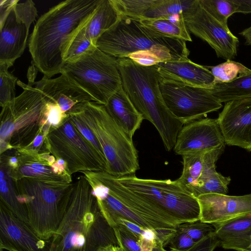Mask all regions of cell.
Instances as JSON below:
<instances>
[{"mask_svg": "<svg viewBox=\"0 0 251 251\" xmlns=\"http://www.w3.org/2000/svg\"><path fill=\"white\" fill-rule=\"evenodd\" d=\"M100 0H66L50 8L37 20L28 42L36 69L51 78L61 74L63 55L75 34L85 26Z\"/></svg>", "mask_w": 251, "mask_h": 251, "instance_id": "1", "label": "cell"}, {"mask_svg": "<svg viewBox=\"0 0 251 251\" xmlns=\"http://www.w3.org/2000/svg\"><path fill=\"white\" fill-rule=\"evenodd\" d=\"M118 246L114 228L102 214L84 176L72 183L63 218L51 238L49 251H100Z\"/></svg>", "mask_w": 251, "mask_h": 251, "instance_id": "2", "label": "cell"}, {"mask_svg": "<svg viewBox=\"0 0 251 251\" xmlns=\"http://www.w3.org/2000/svg\"><path fill=\"white\" fill-rule=\"evenodd\" d=\"M117 59L124 90L143 119L156 128L166 150L171 151L184 125L171 113L164 101L156 66H141L128 57Z\"/></svg>", "mask_w": 251, "mask_h": 251, "instance_id": "3", "label": "cell"}, {"mask_svg": "<svg viewBox=\"0 0 251 251\" xmlns=\"http://www.w3.org/2000/svg\"><path fill=\"white\" fill-rule=\"evenodd\" d=\"M96 46L115 58L148 50L161 62L186 60L190 53L185 41L156 36L142 24L140 18L126 16H120L117 22L98 39Z\"/></svg>", "mask_w": 251, "mask_h": 251, "instance_id": "4", "label": "cell"}, {"mask_svg": "<svg viewBox=\"0 0 251 251\" xmlns=\"http://www.w3.org/2000/svg\"><path fill=\"white\" fill-rule=\"evenodd\" d=\"M68 111L78 118L98 140L107 161V173L116 177L134 175L139 169L132 139L117 125L104 105L85 101Z\"/></svg>", "mask_w": 251, "mask_h": 251, "instance_id": "5", "label": "cell"}, {"mask_svg": "<svg viewBox=\"0 0 251 251\" xmlns=\"http://www.w3.org/2000/svg\"><path fill=\"white\" fill-rule=\"evenodd\" d=\"M117 178L159 217L173 226L177 227L200 219L197 198L176 180L142 179L134 175Z\"/></svg>", "mask_w": 251, "mask_h": 251, "instance_id": "6", "label": "cell"}, {"mask_svg": "<svg viewBox=\"0 0 251 251\" xmlns=\"http://www.w3.org/2000/svg\"><path fill=\"white\" fill-rule=\"evenodd\" d=\"M17 84L23 92L3 106L0 113V154L28 146L47 126V102L41 92L29 83L18 80Z\"/></svg>", "mask_w": 251, "mask_h": 251, "instance_id": "7", "label": "cell"}, {"mask_svg": "<svg viewBox=\"0 0 251 251\" xmlns=\"http://www.w3.org/2000/svg\"><path fill=\"white\" fill-rule=\"evenodd\" d=\"M13 181L17 199L26 208L28 224L41 239L50 240L65 213L72 183L51 185L26 178Z\"/></svg>", "mask_w": 251, "mask_h": 251, "instance_id": "8", "label": "cell"}, {"mask_svg": "<svg viewBox=\"0 0 251 251\" xmlns=\"http://www.w3.org/2000/svg\"><path fill=\"white\" fill-rule=\"evenodd\" d=\"M61 73L87 92L94 102L104 105L122 86L117 58L96 46L65 62Z\"/></svg>", "mask_w": 251, "mask_h": 251, "instance_id": "9", "label": "cell"}, {"mask_svg": "<svg viewBox=\"0 0 251 251\" xmlns=\"http://www.w3.org/2000/svg\"><path fill=\"white\" fill-rule=\"evenodd\" d=\"M44 145L56 159L65 161L71 176L76 172H107L106 158L78 131L68 114L63 123L48 133Z\"/></svg>", "mask_w": 251, "mask_h": 251, "instance_id": "10", "label": "cell"}, {"mask_svg": "<svg viewBox=\"0 0 251 251\" xmlns=\"http://www.w3.org/2000/svg\"><path fill=\"white\" fill-rule=\"evenodd\" d=\"M160 91L171 113L183 125L202 119L222 107L211 89L160 78Z\"/></svg>", "mask_w": 251, "mask_h": 251, "instance_id": "11", "label": "cell"}, {"mask_svg": "<svg viewBox=\"0 0 251 251\" xmlns=\"http://www.w3.org/2000/svg\"><path fill=\"white\" fill-rule=\"evenodd\" d=\"M37 16L32 0H19L7 12L0 15V64L10 68L23 54L30 27Z\"/></svg>", "mask_w": 251, "mask_h": 251, "instance_id": "12", "label": "cell"}, {"mask_svg": "<svg viewBox=\"0 0 251 251\" xmlns=\"http://www.w3.org/2000/svg\"><path fill=\"white\" fill-rule=\"evenodd\" d=\"M182 17L187 29L206 42L218 57L231 60L237 55L238 38L198 3Z\"/></svg>", "mask_w": 251, "mask_h": 251, "instance_id": "13", "label": "cell"}, {"mask_svg": "<svg viewBox=\"0 0 251 251\" xmlns=\"http://www.w3.org/2000/svg\"><path fill=\"white\" fill-rule=\"evenodd\" d=\"M50 241L41 239L29 224L0 203V251H49Z\"/></svg>", "mask_w": 251, "mask_h": 251, "instance_id": "14", "label": "cell"}, {"mask_svg": "<svg viewBox=\"0 0 251 251\" xmlns=\"http://www.w3.org/2000/svg\"><path fill=\"white\" fill-rule=\"evenodd\" d=\"M217 120L225 144L251 151V98L226 102Z\"/></svg>", "mask_w": 251, "mask_h": 251, "instance_id": "15", "label": "cell"}, {"mask_svg": "<svg viewBox=\"0 0 251 251\" xmlns=\"http://www.w3.org/2000/svg\"><path fill=\"white\" fill-rule=\"evenodd\" d=\"M225 142L217 119L204 118L183 125L174 148L178 155L225 148Z\"/></svg>", "mask_w": 251, "mask_h": 251, "instance_id": "16", "label": "cell"}, {"mask_svg": "<svg viewBox=\"0 0 251 251\" xmlns=\"http://www.w3.org/2000/svg\"><path fill=\"white\" fill-rule=\"evenodd\" d=\"M200 220L211 224L226 222L251 215V194L243 196L206 194L197 198Z\"/></svg>", "mask_w": 251, "mask_h": 251, "instance_id": "17", "label": "cell"}, {"mask_svg": "<svg viewBox=\"0 0 251 251\" xmlns=\"http://www.w3.org/2000/svg\"><path fill=\"white\" fill-rule=\"evenodd\" d=\"M18 158L17 167L7 170V175L12 180L23 178L32 179L51 185L71 184V176H64L55 173L47 160L48 151L37 152L24 148L15 150Z\"/></svg>", "mask_w": 251, "mask_h": 251, "instance_id": "18", "label": "cell"}, {"mask_svg": "<svg viewBox=\"0 0 251 251\" xmlns=\"http://www.w3.org/2000/svg\"><path fill=\"white\" fill-rule=\"evenodd\" d=\"M33 85L41 92L46 102L57 104L65 113L79 103L94 101L87 92L64 73L55 78L44 76Z\"/></svg>", "mask_w": 251, "mask_h": 251, "instance_id": "19", "label": "cell"}, {"mask_svg": "<svg viewBox=\"0 0 251 251\" xmlns=\"http://www.w3.org/2000/svg\"><path fill=\"white\" fill-rule=\"evenodd\" d=\"M161 77L195 87L212 89L214 77L207 66L188 59L184 61H164L156 65Z\"/></svg>", "mask_w": 251, "mask_h": 251, "instance_id": "20", "label": "cell"}, {"mask_svg": "<svg viewBox=\"0 0 251 251\" xmlns=\"http://www.w3.org/2000/svg\"><path fill=\"white\" fill-rule=\"evenodd\" d=\"M104 106L117 125L132 139L144 119L131 102L122 86L110 98Z\"/></svg>", "mask_w": 251, "mask_h": 251, "instance_id": "21", "label": "cell"}, {"mask_svg": "<svg viewBox=\"0 0 251 251\" xmlns=\"http://www.w3.org/2000/svg\"><path fill=\"white\" fill-rule=\"evenodd\" d=\"M212 225L215 228V234L222 248L248 251L251 244V215Z\"/></svg>", "mask_w": 251, "mask_h": 251, "instance_id": "22", "label": "cell"}, {"mask_svg": "<svg viewBox=\"0 0 251 251\" xmlns=\"http://www.w3.org/2000/svg\"><path fill=\"white\" fill-rule=\"evenodd\" d=\"M224 148L210 151L194 152L182 155L183 169L176 180L187 191L196 186L201 176L216 168L215 164Z\"/></svg>", "mask_w": 251, "mask_h": 251, "instance_id": "23", "label": "cell"}, {"mask_svg": "<svg viewBox=\"0 0 251 251\" xmlns=\"http://www.w3.org/2000/svg\"><path fill=\"white\" fill-rule=\"evenodd\" d=\"M119 18L112 0H100L93 17L85 25L86 34L95 46L98 39L112 27Z\"/></svg>", "mask_w": 251, "mask_h": 251, "instance_id": "24", "label": "cell"}, {"mask_svg": "<svg viewBox=\"0 0 251 251\" xmlns=\"http://www.w3.org/2000/svg\"><path fill=\"white\" fill-rule=\"evenodd\" d=\"M140 21L150 32L156 36L192 41L182 15L166 19L140 18Z\"/></svg>", "mask_w": 251, "mask_h": 251, "instance_id": "25", "label": "cell"}, {"mask_svg": "<svg viewBox=\"0 0 251 251\" xmlns=\"http://www.w3.org/2000/svg\"><path fill=\"white\" fill-rule=\"evenodd\" d=\"M113 228L118 245L123 251H169L165 249L159 238H147L141 232L134 233L121 224L116 225Z\"/></svg>", "mask_w": 251, "mask_h": 251, "instance_id": "26", "label": "cell"}, {"mask_svg": "<svg viewBox=\"0 0 251 251\" xmlns=\"http://www.w3.org/2000/svg\"><path fill=\"white\" fill-rule=\"evenodd\" d=\"M211 91L222 103L251 98V72L230 82L216 84Z\"/></svg>", "mask_w": 251, "mask_h": 251, "instance_id": "27", "label": "cell"}, {"mask_svg": "<svg viewBox=\"0 0 251 251\" xmlns=\"http://www.w3.org/2000/svg\"><path fill=\"white\" fill-rule=\"evenodd\" d=\"M198 0H158L140 18L166 19L189 12L198 3Z\"/></svg>", "mask_w": 251, "mask_h": 251, "instance_id": "28", "label": "cell"}, {"mask_svg": "<svg viewBox=\"0 0 251 251\" xmlns=\"http://www.w3.org/2000/svg\"><path fill=\"white\" fill-rule=\"evenodd\" d=\"M230 180L229 176H224L213 169L203 174L189 192L196 198L206 194H226Z\"/></svg>", "mask_w": 251, "mask_h": 251, "instance_id": "29", "label": "cell"}, {"mask_svg": "<svg viewBox=\"0 0 251 251\" xmlns=\"http://www.w3.org/2000/svg\"><path fill=\"white\" fill-rule=\"evenodd\" d=\"M207 67L214 77L215 84L230 82L251 72V69L241 63L232 60H227L216 66Z\"/></svg>", "mask_w": 251, "mask_h": 251, "instance_id": "30", "label": "cell"}, {"mask_svg": "<svg viewBox=\"0 0 251 251\" xmlns=\"http://www.w3.org/2000/svg\"><path fill=\"white\" fill-rule=\"evenodd\" d=\"M202 8L226 28L228 18L236 13L237 5L233 0H199Z\"/></svg>", "mask_w": 251, "mask_h": 251, "instance_id": "31", "label": "cell"}, {"mask_svg": "<svg viewBox=\"0 0 251 251\" xmlns=\"http://www.w3.org/2000/svg\"><path fill=\"white\" fill-rule=\"evenodd\" d=\"M120 16L139 18L158 1V0H112Z\"/></svg>", "mask_w": 251, "mask_h": 251, "instance_id": "32", "label": "cell"}, {"mask_svg": "<svg viewBox=\"0 0 251 251\" xmlns=\"http://www.w3.org/2000/svg\"><path fill=\"white\" fill-rule=\"evenodd\" d=\"M95 46L87 36L84 26L75 34L67 47L63 55L64 63L78 57Z\"/></svg>", "mask_w": 251, "mask_h": 251, "instance_id": "33", "label": "cell"}, {"mask_svg": "<svg viewBox=\"0 0 251 251\" xmlns=\"http://www.w3.org/2000/svg\"><path fill=\"white\" fill-rule=\"evenodd\" d=\"M9 67L0 64V105L1 107L15 98L17 78L8 71Z\"/></svg>", "mask_w": 251, "mask_h": 251, "instance_id": "34", "label": "cell"}, {"mask_svg": "<svg viewBox=\"0 0 251 251\" xmlns=\"http://www.w3.org/2000/svg\"><path fill=\"white\" fill-rule=\"evenodd\" d=\"M176 229L186 233L195 243L215 233V228L212 224L203 222L200 220L180 224Z\"/></svg>", "mask_w": 251, "mask_h": 251, "instance_id": "35", "label": "cell"}, {"mask_svg": "<svg viewBox=\"0 0 251 251\" xmlns=\"http://www.w3.org/2000/svg\"><path fill=\"white\" fill-rule=\"evenodd\" d=\"M44 114L50 131L59 126L67 116V113H64L57 104L50 102L45 104Z\"/></svg>", "mask_w": 251, "mask_h": 251, "instance_id": "36", "label": "cell"}, {"mask_svg": "<svg viewBox=\"0 0 251 251\" xmlns=\"http://www.w3.org/2000/svg\"><path fill=\"white\" fill-rule=\"evenodd\" d=\"M196 243L186 233L176 229V232L168 241L166 247H168L170 251H184Z\"/></svg>", "mask_w": 251, "mask_h": 251, "instance_id": "37", "label": "cell"}, {"mask_svg": "<svg viewBox=\"0 0 251 251\" xmlns=\"http://www.w3.org/2000/svg\"><path fill=\"white\" fill-rule=\"evenodd\" d=\"M128 58L138 65L151 66L157 65L160 60L151 52L148 50L139 51L130 54Z\"/></svg>", "mask_w": 251, "mask_h": 251, "instance_id": "38", "label": "cell"}, {"mask_svg": "<svg viewBox=\"0 0 251 251\" xmlns=\"http://www.w3.org/2000/svg\"><path fill=\"white\" fill-rule=\"evenodd\" d=\"M220 245L215 233L209 235L184 251H214Z\"/></svg>", "mask_w": 251, "mask_h": 251, "instance_id": "39", "label": "cell"}, {"mask_svg": "<svg viewBox=\"0 0 251 251\" xmlns=\"http://www.w3.org/2000/svg\"><path fill=\"white\" fill-rule=\"evenodd\" d=\"M237 5L236 13H251V0H233Z\"/></svg>", "mask_w": 251, "mask_h": 251, "instance_id": "40", "label": "cell"}, {"mask_svg": "<svg viewBox=\"0 0 251 251\" xmlns=\"http://www.w3.org/2000/svg\"><path fill=\"white\" fill-rule=\"evenodd\" d=\"M239 34L245 39L246 44L251 46V26L244 29Z\"/></svg>", "mask_w": 251, "mask_h": 251, "instance_id": "41", "label": "cell"}, {"mask_svg": "<svg viewBox=\"0 0 251 251\" xmlns=\"http://www.w3.org/2000/svg\"><path fill=\"white\" fill-rule=\"evenodd\" d=\"M107 251H123V250L118 246L111 245L107 247Z\"/></svg>", "mask_w": 251, "mask_h": 251, "instance_id": "42", "label": "cell"}, {"mask_svg": "<svg viewBox=\"0 0 251 251\" xmlns=\"http://www.w3.org/2000/svg\"><path fill=\"white\" fill-rule=\"evenodd\" d=\"M107 247L104 248L102 249H101L100 251H107Z\"/></svg>", "mask_w": 251, "mask_h": 251, "instance_id": "43", "label": "cell"}]
</instances>
